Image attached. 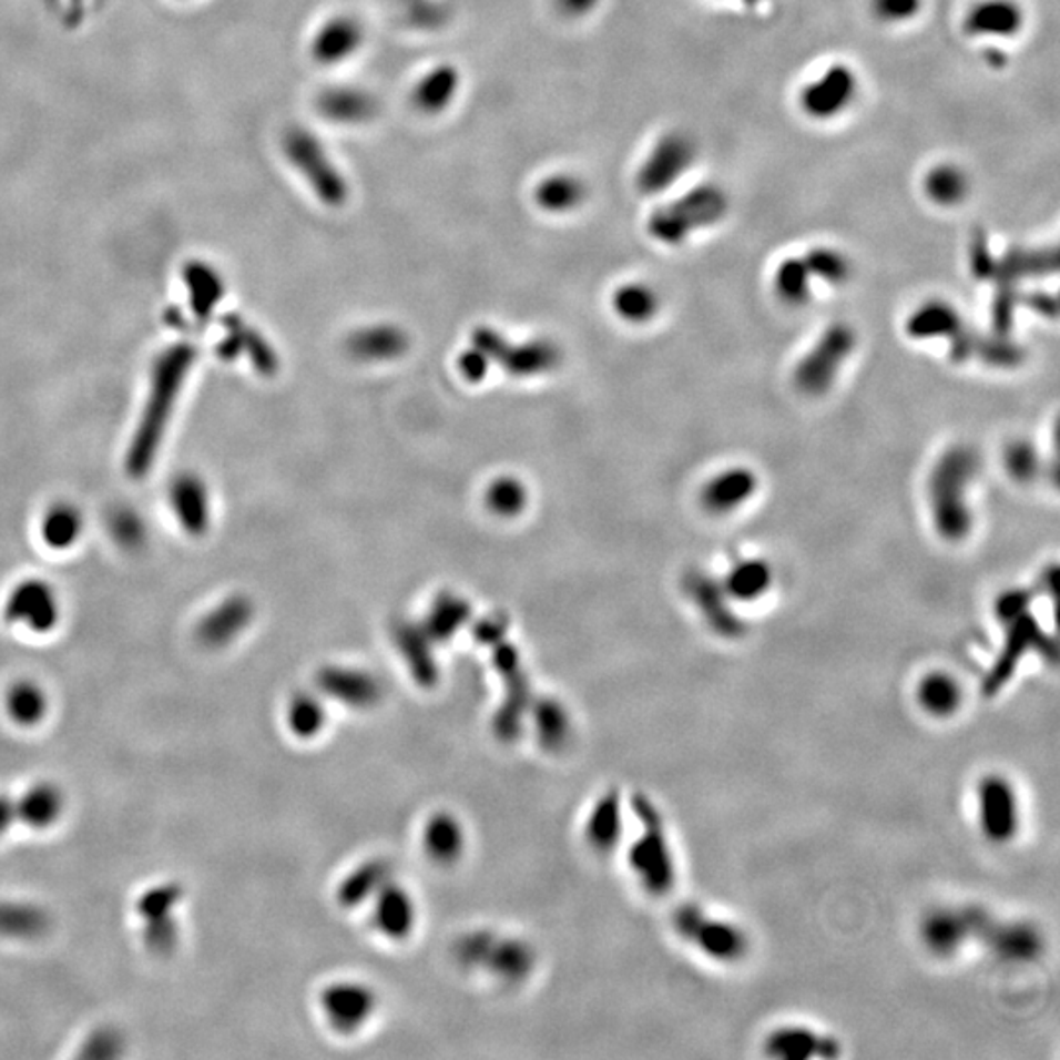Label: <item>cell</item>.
Returning <instances> with one entry per match:
<instances>
[{
  "mask_svg": "<svg viewBox=\"0 0 1060 1060\" xmlns=\"http://www.w3.org/2000/svg\"><path fill=\"white\" fill-rule=\"evenodd\" d=\"M195 358V348L188 343H180L165 348L155 359L146 405L142 409L140 422L126 452V471L130 478L142 479L154 468L163 437L177 407V397L183 391Z\"/></svg>",
  "mask_w": 1060,
  "mask_h": 1060,
  "instance_id": "6da1fadb",
  "label": "cell"
},
{
  "mask_svg": "<svg viewBox=\"0 0 1060 1060\" xmlns=\"http://www.w3.org/2000/svg\"><path fill=\"white\" fill-rule=\"evenodd\" d=\"M980 470V458L970 446H950L932 466L927 497L932 524L939 537L949 542L967 539L975 527L968 491Z\"/></svg>",
  "mask_w": 1060,
  "mask_h": 1060,
  "instance_id": "7a4b0ae2",
  "label": "cell"
},
{
  "mask_svg": "<svg viewBox=\"0 0 1060 1060\" xmlns=\"http://www.w3.org/2000/svg\"><path fill=\"white\" fill-rule=\"evenodd\" d=\"M731 211L728 193L718 183H700L656 206L646 218L650 238L667 248L682 246L697 232L723 223Z\"/></svg>",
  "mask_w": 1060,
  "mask_h": 1060,
  "instance_id": "3957f363",
  "label": "cell"
},
{
  "mask_svg": "<svg viewBox=\"0 0 1060 1060\" xmlns=\"http://www.w3.org/2000/svg\"><path fill=\"white\" fill-rule=\"evenodd\" d=\"M634 817L641 822V833L629 847L626 863L634 880L649 896H667L677 880V864L674 847L670 843L666 823L656 805L642 795H634Z\"/></svg>",
  "mask_w": 1060,
  "mask_h": 1060,
  "instance_id": "277c9868",
  "label": "cell"
},
{
  "mask_svg": "<svg viewBox=\"0 0 1060 1060\" xmlns=\"http://www.w3.org/2000/svg\"><path fill=\"white\" fill-rule=\"evenodd\" d=\"M283 154L318 203L343 208L350 201V181L334 160L325 142L305 126H292L283 134Z\"/></svg>",
  "mask_w": 1060,
  "mask_h": 1060,
  "instance_id": "5b68a950",
  "label": "cell"
},
{
  "mask_svg": "<svg viewBox=\"0 0 1060 1060\" xmlns=\"http://www.w3.org/2000/svg\"><path fill=\"white\" fill-rule=\"evenodd\" d=\"M185 888L180 881L163 880L147 886L134 904L140 939L147 952L170 957L181 942V907Z\"/></svg>",
  "mask_w": 1060,
  "mask_h": 1060,
  "instance_id": "8992f818",
  "label": "cell"
},
{
  "mask_svg": "<svg viewBox=\"0 0 1060 1060\" xmlns=\"http://www.w3.org/2000/svg\"><path fill=\"white\" fill-rule=\"evenodd\" d=\"M674 927L685 942L715 965H736L751 950L748 935L741 925L707 914L700 906L680 907L674 915Z\"/></svg>",
  "mask_w": 1060,
  "mask_h": 1060,
  "instance_id": "52a82bcc",
  "label": "cell"
},
{
  "mask_svg": "<svg viewBox=\"0 0 1060 1060\" xmlns=\"http://www.w3.org/2000/svg\"><path fill=\"white\" fill-rule=\"evenodd\" d=\"M976 827L993 847H1006L1018 838L1023 805L1016 784L998 772L983 774L975 786Z\"/></svg>",
  "mask_w": 1060,
  "mask_h": 1060,
  "instance_id": "ba28073f",
  "label": "cell"
},
{
  "mask_svg": "<svg viewBox=\"0 0 1060 1060\" xmlns=\"http://www.w3.org/2000/svg\"><path fill=\"white\" fill-rule=\"evenodd\" d=\"M700 147L684 130H667L642 157L634 173V187L644 197H659L676 187L697 162Z\"/></svg>",
  "mask_w": 1060,
  "mask_h": 1060,
  "instance_id": "9c48e42d",
  "label": "cell"
},
{
  "mask_svg": "<svg viewBox=\"0 0 1060 1060\" xmlns=\"http://www.w3.org/2000/svg\"><path fill=\"white\" fill-rule=\"evenodd\" d=\"M860 94V75L847 61H833L797 91V111L805 119L827 124L845 116Z\"/></svg>",
  "mask_w": 1060,
  "mask_h": 1060,
  "instance_id": "30bf717a",
  "label": "cell"
},
{
  "mask_svg": "<svg viewBox=\"0 0 1060 1060\" xmlns=\"http://www.w3.org/2000/svg\"><path fill=\"white\" fill-rule=\"evenodd\" d=\"M856 348V333L847 323L830 325L795 366V387L805 395H825Z\"/></svg>",
  "mask_w": 1060,
  "mask_h": 1060,
  "instance_id": "8fae6325",
  "label": "cell"
},
{
  "mask_svg": "<svg viewBox=\"0 0 1060 1060\" xmlns=\"http://www.w3.org/2000/svg\"><path fill=\"white\" fill-rule=\"evenodd\" d=\"M988 921L978 907H937L919 925V939L931 957L949 960L980 941Z\"/></svg>",
  "mask_w": 1060,
  "mask_h": 1060,
  "instance_id": "7c38bea8",
  "label": "cell"
},
{
  "mask_svg": "<svg viewBox=\"0 0 1060 1060\" xmlns=\"http://www.w3.org/2000/svg\"><path fill=\"white\" fill-rule=\"evenodd\" d=\"M1006 626V641L1001 646L1000 656L993 662L992 670L988 672V677L983 682V692L986 695H996L1008 685L1011 676L1016 674L1019 662L1026 659L1027 654H1041L1044 659H1054V642L1044 634L1041 624L1031 615V611L1026 609L1018 615L1009 616L1001 621Z\"/></svg>",
  "mask_w": 1060,
  "mask_h": 1060,
  "instance_id": "4fadbf2b",
  "label": "cell"
},
{
  "mask_svg": "<svg viewBox=\"0 0 1060 1060\" xmlns=\"http://www.w3.org/2000/svg\"><path fill=\"white\" fill-rule=\"evenodd\" d=\"M2 613L7 623L24 626L30 633L48 634L60 624V599L50 583L32 578L10 591Z\"/></svg>",
  "mask_w": 1060,
  "mask_h": 1060,
  "instance_id": "5bb4252c",
  "label": "cell"
},
{
  "mask_svg": "<svg viewBox=\"0 0 1060 1060\" xmlns=\"http://www.w3.org/2000/svg\"><path fill=\"white\" fill-rule=\"evenodd\" d=\"M1027 10L1019 0H975L960 20L962 34L980 42H1006L1026 32Z\"/></svg>",
  "mask_w": 1060,
  "mask_h": 1060,
  "instance_id": "9a60e30c",
  "label": "cell"
},
{
  "mask_svg": "<svg viewBox=\"0 0 1060 1060\" xmlns=\"http://www.w3.org/2000/svg\"><path fill=\"white\" fill-rule=\"evenodd\" d=\"M684 588L687 598L692 599L693 605L700 611L703 623L707 624L713 633L721 639H741L746 633L743 619L733 608V601L723 583L715 582L710 573L693 570L685 575Z\"/></svg>",
  "mask_w": 1060,
  "mask_h": 1060,
  "instance_id": "2e32d148",
  "label": "cell"
},
{
  "mask_svg": "<svg viewBox=\"0 0 1060 1060\" xmlns=\"http://www.w3.org/2000/svg\"><path fill=\"white\" fill-rule=\"evenodd\" d=\"M366 43V28L351 14L340 12L325 18L310 38L308 52L318 65L336 68L354 60Z\"/></svg>",
  "mask_w": 1060,
  "mask_h": 1060,
  "instance_id": "e0dca14e",
  "label": "cell"
},
{
  "mask_svg": "<svg viewBox=\"0 0 1060 1060\" xmlns=\"http://www.w3.org/2000/svg\"><path fill=\"white\" fill-rule=\"evenodd\" d=\"M318 114L334 126H364L379 114L376 94L361 85L338 83L317 94Z\"/></svg>",
  "mask_w": 1060,
  "mask_h": 1060,
  "instance_id": "ac0fdd59",
  "label": "cell"
},
{
  "mask_svg": "<svg viewBox=\"0 0 1060 1060\" xmlns=\"http://www.w3.org/2000/svg\"><path fill=\"white\" fill-rule=\"evenodd\" d=\"M476 348L486 356H493L503 364L507 371L514 376H532L540 371H548L558 364V350L548 343H532L513 348L504 343L499 334L481 328L476 333Z\"/></svg>",
  "mask_w": 1060,
  "mask_h": 1060,
  "instance_id": "d6986e66",
  "label": "cell"
},
{
  "mask_svg": "<svg viewBox=\"0 0 1060 1060\" xmlns=\"http://www.w3.org/2000/svg\"><path fill=\"white\" fill-rule=\"evenodd\" d=\"M764 1054L778 1060L837 1059L840 1044L812 1027H776L764 1039Z\"/></svg>",
  "mask_w": 1060,
  "mask_h": 1060,
  "instance_id": "ffe728a7",
  "label": "cell"
},
{
  "mask_svg": "<svg viewBox=\"0 0 1060 1060\" xmlns=\"http://www.w3.org/2000/svg\"><path fill=\"white\" fill-rule=\"evenodd\" d=\"M18 823L30 830H50L68 812V795L52 779H38L17 795Z\"/></svg>",
  "mask_w": 1060,
  "mask_h": 1060,
  "instance_id": "44dd1931",
  "label": "cell"
},
{
  "mask_svg": "<svg viewBox=\"0 0 1060 1060\" xmlns=\"http://www.w3.org/2000/svg\"><path fill=\"white\" fill-rule=\"evenodd\" d=\"M980 941L990 949L993 957L1000 958L1003 962H1016V965L1033 962L1043 952L1041 932L1026 921L993 924L990 919Z\"/></svg>",
  "mask_w": 1060,
  "mask_h": 1060,
  "instance_id": "7402d4cb",
  "label": "cell"
},
{
  "mask_svg": "<svg viewBox=\"0 0 1060 1060\" xmlns=\"http://www.w3.org/2000/svg\"><path fill=\"white\" fill-rule=\"evenodd\" d=\"M254 605L248 598L232 595L211 609L197 624V641L205 649H224L238 639L252 623Z\"/></svg>",
  "mask_w": 1060,
  "mask_h": 1060,
  "instance_id": "603a6c76",
  "label": "cell"
},
{
  "mask_svg": "<svg viewBox=\"0 0 1060 1060\" xmlns=\"http://www.w3.org/2000/svg\"><path fill=\"white\" fill-rule=\"evenodd\" d=\"M170 503L181 527L191 537H203L211 527V497L201 476L183 471L170 486Z\"/></svg>",
  "mask_w": 1060,
  "mask_h": 1060,
  "instance_id": "cb8c5ba5",
  "label": "cell"
},
{
  "mask_svg": "<svg viewBox=\"0 0 1060 1060\" xmlns=\"http://www.w3.org/2000/svg\"><path fill=\"white\" fill-rule=\"evenodd\" d=\"M758 489V476L751 468L733 466L718 471L703 486L702 507L711 514L735 513L738 507L748 503Z\"/></svg>",
  "mask_w": 1060,
  "mask_h": 1060,
  "instance_id": "d4e9b609",
  "label": "cell"
},
{
  "mask_svg": "<svg viewBox=\"0 0 1060 1060\" xmlns=\"http://www.w3.org/2000/svg\"><path fill=\"white\" fill-rule=\"evenodd\" d=\"M914 700L925 717L949 721L965 707V687L947 670H931L917 680Z\"/></svg>",
  "mask_w": 1060,
  "mask_h": 1060,
  "instance_id": "484cf974",
  "label": "cell"
},
{
  "mask_svg": "<svg viewBox=\"0 0 1060 1060\" xmlns=\"http://www.w3.org/2000/svg\"><path fill=\"white\" fill-rule=\"evenodd\" d=\"M462 89V73L452 63H437L412 86L411 104L422 116H438L452 106Z\"/></svg>",
  "mask_w": 1060,
  "mask_h": 1060,
  "instance_id": "4316f807",
  "label": "cell"
},
{
  "mask_svg": "<svg viewBox=\"0 0 1060 1060\" xmlns=\"http://www.w3.org/2000/svg\"><path fill=\"white\" fill-rule=\"evenodd\" d=\"M590 197V187L578 173L568 170L542 175L532 187V201L542 213L570 214L582 208Z\"/></svg>",
  "mask_w": 1060,
  "mask_h": 1060,
  "instance_id": "83f0119b",
  "label": "cell"
},
{
  "mask_svg": "<svg viewBox=\"0 0 1060 1060\" xmlns=\"http://www.w3.org/2000/svg\"><path fill=\"white\" fill-rule=\"evenodd\" d=\"M921 193L932 206L952 211L965 205L972 195V177L965 165L957 162H937L921 177Z\"/></svg>",
  "mask_w": 1060,
  "mask_h": 1060,
  "instance_id": "f1b7e54d",
  "label": "cell"
},
{
  "mask_svg": "<svg viewBox=\"0 0 1060 1060\" xmlns=\"http://www.w3.org/2000/svg\"><path fill=\"white\" fill-rule=\"evenodd\" d=\"M224 334L223 343L218 344V356L223 359L238 358L242 354L248 356L252 366L264 374L272 376L277 369V356H275L272 346L265 343L264 336L257 334L252 326L236 317L228 315L223 318Z\"/></svg>",
  "mask_w": 1060,
  "mask_h": 1060,
  "instance_id": "f546056e",
  "label": "cell"
},
{
  "mask_svg": "<svg viewBox=\"0 0 1060 1060\" xmlns=\"http://www.w3.org/2000/svg\"><path fill=\"white\" fill-rule=\"evenodd\" d=\"M52 929V915L45 907L24 899H0V939L40 941Z\"/></svg>",
  "mask_w": 1060,
  "mask_h": 1060,
  "instance_id": "4dcf8cb0",
  "label": "cell"
},
{
  "mask_svg": "<svg viewBox=\"0 0 1060 1060\" xmlns=\"http://www.w3.org/2000/svg\"><path fill=\"white\" fill-rule=\"evenodd\" d=\"M323 1009L334 1027L351 1031L368 1021L374 1011V996L359 983H334L325 992Z\"/></svg>",
  "mask_w": 1060,
  "mask_h": 1060,
  "instance_id": "1f68e13d",
  "label": "cell"
},
{
  "mask_svg": "<svg viewBox=\"0 0 1060 1060\" xmlns=\"http://www.w3.org/2000/svg\"><path fill=\"white\" fill-rule=\"evenodd\" d=\"M1057 272L1054 249L1011 248L1006 256L993 259L988 279L1018 285L1029 277H1047Z\"/></svg>",
  "mask_w": 1060,
  "mask_h": 1060,
  "instance_id": "d6a6232c",
  "label": "cell"
},
{
  "mask_svg": "<svg viewBox=\"0 0 1060 1060\" xmlns=\"http://www.w3.org/2000/svg\"><path fill=\"white\" fill-rule=\"evenodd\" d=\"M965 328L962 317L955 305L947 300H925L915 308L906 323V333L915 340H932L947 338L952 340Z\"/></svg>",
  "mask_w": 1060,
  "mask_h": 1060,
  "instance_id": "836d02e7",
  "label": "cell"
},
{
  "mask_svg": "<svg viewBox=\"0 0 1060 1060\" xmlns=\"http://www.w3.org/2000/svg\"><path fill=\"white\" fill-rule=\"evenodd\" d=\"M183 279L187 285L191 315L198 323H205L213 317L214 308L224 299L226 287L223 277L213 265L197 259L185 265Z\"/></svg>",
  "mask_w": 1060,
  "mask_h": 1060,
  "instance_id": "e575fe53",
  "label": "cell"
},
{
  "mask_svg": "<svg viewBox=\"0 0 1060 1060\" xmlns=\"http://www.w3.org/2000/svg\"><path fill=\"white\" fill-rule=\"evenodd\" d=\"M4 713L7 717L22 728H34L42 725L50 713V695L42 684L35 680H18L9 685L4 693Z\"/></svg>",
  "mask_w": 1060,
  "mask_h": 1060,
  "instance_id": "d590c367",
  "label": "cell"
},
{
  "mask_svg": "<svg viewBox=\"0 0 1060 1060\" xmlns=\"http://www.w3.org/2000/svg\"><path fill=\"white\" fill-rule=\"evenodd\" d=\"M721 583L733 603H754L768 593L774 572L766 560L746 558L736 562Z\"/></svg>",
  "mask_w": 1060,
  "mask_h": 1060,
  "instance_id": "8d00e7d4",
  "label": "cell"
},
{
  "mask_svg": "<svg viewBox=\"0 0 1060 1060\" xmlns=\"http://www.w3.org/2000/svg\"><path fill=\"white\" fill-rule=\"evenodd\" d=\"M585 829H588V840L598 850L608 853L619 845V838L623 835V813H621V799L615 792H609L593 805Z\"/></svg>",
  "mask_w": 1060,
  "mask_h": 1060,
  "instance_id": "74e56055",
  "label": "cell"
},
{
  "mask_svg": "<svg viewBox=\"0 0 1060 1060\" xmlns=\"http://www.w3.org/2000/svg\"><path fill=\"white\" fill-rule=\"evenodd\" d=\"M812 285L813 277L804 256L782 259L772 275V289L787 307H804L805 303H809Z\"/></svg>",
  "mask_w": 1060,
  "mask_h": 1060,
  "instance_id": "f35d334b",
  "label": "cell"
},
{
  "mask_svg": "<svg viewBox=\"0 0 1060 1060\" xmlns=\"http://www.w3.org/2000/svg\"><path fill=\"white\" fill-rule=\"evenodd\" d=\"M377 927L391 939H401L415 925V904L405 889L387 888L376 904Z\"/></svg>",
  "mask_w": 1060,
  "mask_h": 1060,
  "instance_id": "ab89813d",
  "label": "cell"
},
{
  "mask_svg": "<svg viewBox=\"0 0 1060 1060\" xmlns=\"http://www.w3.org/2000/svg\"><path fill=\"white\" fill-rule=\"evenodd\" d=\"M83 532V514L71 503H55L42 519V539L53 550H65L78 542Z\"/></svg>",
  "mask_w": 1060,
  "mask_h": 1060,
  "instance_id": "60d3db41",
  "label": "cell"
},
{
  "mask_svg": "<svg viewBox=\"0 0 1060 1060\" xmlns=\"http://www.w3.org/2000/svg\"><path fill=\"white\" fill-rule=\"evenodd\" d=\"M613 308L626 323H649L660 310L659 293L646 283H624L613 295Z\"/></svg>",
  "mask_w": 1060,
  "mask_h": 1060,
  "instance_id": "b9f144b4",
  "label": "cell"
},
{
  "mask_svg": "<svg viewBox=\"0 0 1060 1060\" xmlns=\"http://www.w3.org/2000/svg\"><path fill=\"white\" fill-rule=\"evenodd\" d=\"M805 264L813 282L819 279L827 285H845L855 274V265L843 249L835 246H813L804 254Z\"/></svg>",
  "mask_w": 1060,
  "mask_h": 1060,
  "instance_id": "7bdbcfd3",
  "label": "cell"
},
{
  "mask_svg": "<svg viewBox=\"0 0 1060 1060\" xmlns=\"http://www.w3.org/2000/svg\"><path fill=\"white\" fill-rule=\"evenodd\" d=\"M407 340L397 328L377 326L351 336L350 351L361 359H389L399 356Z\"/></svg>",
  "mask_w": 1060,
  "mask_h": 1060,
  "instance_id": "ee69618b",
  "label": "cell"
},
{
  "mask_svg": "<svg viewBox=\"0 0 1060 1060\" xmlns=\"http://www.w3.org/2000/svg\"><path fill=\"white\" fill-rule=\"evenodd\" d=\"M462 827L453 822L452 817H435L428 823L427 833H425V845H427L428 855L440 858V860H450L460 855L463 847Z\"/></svg>",
  "mask_w": 1060,
  "mask_h": 1060,
  "instance_id": "f6af8a7d",
  "label": "cell"
},
{
  "mask_svg": "<svg viewBox=\"0 0 1060 1060\" xmlns=\"http://www.w3.org/2000/svg\"><path fill=\"white\" fill-rule=\"evenodd\" d=\"M325 687L328 692L336 693L338 697H346L344 702L354 705V693L358 703H369L376 697L377 685L371 677L361 674V672H344V670H328L325 676Z\"/></svg>",
  "mask_w": 1060,
  "mask_h": 1060,
  "instance_id": "bcb514c9",
  "label": "cell"
},
{
  "mask_svg": "<svg viewBox=\"0 0 1060 1060\" xmlns=\"http://www.w3.org/2000/svg\"><path fill=\"white\" fill-rule=\"evenodd\" d=\"M1003 466L1008 470L1009 478L1019 483H1029L1037 478L1041 470V460L1034 446L1027 440H1016L1006 448L1003 452Z\"/></svg>",
  "mask_w": 1060,
  "mask_h": 1060,
  "instance_id": "7dc6e473",
  "label": "cell"
},
{
  "mask_svg": "<svg viewBox=\"0 0 1060 1060\" xmlns=\"http://www.w3.org/2000/svg\"><path fill=\"white\" fill-rule=\"evenodd\" d=\"M287 725L295 735L313 736L323 725V707L310 695H295L287 705Z\"/></svg>",
  "mask_w": 1060,
  "mask_h": 1060,
  "instance_id": "c3c4849f",
  "label": "cell"
},
{
  "mask_svg": "<svg viewBox=\"0 0 1060 1060\" xmlns=\"http://www.w3.org/2000/svg\"><path fill=\"white\" fill-rule=\"evenodd\" d=\"M868 9L884 27H906L924 12L925 0H870Z\"/></svg>",
  "mask_w": 1060,
  "mask_h": 1060,
  "instance_id": "681fc988",
  "label": "cell"
},
{
  "mask_svg": "<svg viewBox=\"0 0 1060 1060\" xmlns=\"http://www.w3.org/2000/svg\"><path fill=\"white\" fill-rule=\"evenodd\" d=\"M524 501H527L524 489L514 479H499L488 491L489 509L503 517L519 513L524 507Z\"/></svg>",
  "mask_w": 1060,
  "mask_h": 1060,
  "instance_id": "f907efd6",
  "label": "cell"
},
{
  "mask_svg": "<svg viewBox=\"0 0 1060 1060\" xmlns=\"http://www.w3.org/2000/svg\"><path fill=\"white\" fill-rule=\"evenodd\" d=\"M111 530L114 539L122 547L137 548L140 544H144V539H146L144 522L140 521V517L130 509H122V511L112 514Z\"/></svg>",
  "mask_w": 1060,
  "mask_h": 1060,
  "instance_id": "816d5d0a",
  "label": "cell"
},
{
  "mask_svg": "<svg viewBox=\"0 0 1060 1060\" xmlns=\"http://www.w3.org/2000/svg\"><path fill=\"white\" fill-rule=\"evenodd\" d=\"M466 616H468L466 603H462L460 599L452 598V595H446L435 605V613H430V621H432L435 633L442 636V634L452 633L453 629L462 623Z\"/></svg>",
  "mask_w": 1060,
  "mask_h": 1060,
  "instance_id": "f5cc1de1",
  "label": "cell"
},
{
  "mask_svg": "<svg viewBox=\"0 0 1060 1060\" xmlns=\"http://www.w3.org/2000/svg\"><path fill=\"white\" fill-rule=\"evenodd\" d=\"M91 1047H96V1049L86 1052L89 1057H109L106 1047H111L114 1054H120L122 1041H120V1034L116 1033V1031H112V1029H101V1031H96L91 1039H86V1049H91Z\"/></svg>",
  "mask_w": 1060,
  "mask_h": 1060,
  "instance_id": "db71d44e",
  "label": "cell"
},
{
  "mask_svg": "<svg viewBox=\"0 0 1060 1060\" xmlns=\"http://www.w3.org/2000/svg\"><path fill=\"white\" fill-rule=\"evenodd\" d=\"M601 0H554V9L560 17L568 20H580L595 12Z\"/></svg>",
  "mask_w": 1060,
  "mask_h": 1060,
  "instance_id": "11a10c76",
  "label": "cell"
},
{
  "mask_svg": "<svg viewBox=\"0 0 1060 1060\" xmlns=\"http://www.w3.org/2000/svg\"><path fill=\"white\" fill-rule=\"evenodd\" d=\"M460 369L468 379H481L486 376V369H488V356L478 348L466 351L460 359Z\"/></svg>",
  "mask_w": 1060,
  "mask_h": 1060,
  "instance_id": "9f6ffc18",
  "label": "cell"
},
{
  "mask_svg": "<svg viewBox=\"0 0 1060 1060\" xmlns=\"http://www.w3.org/2000/svg\"><path fill=\"white\" fill-rule=\"evenodd\" d=\"M18 823L17 795L0 792V838L14 829Z\"/></svg>",
  "mask_w": 1060,
  "mask_h": 1060,
  "instance_id": "6f0895ef",
  "label": "cell"
},
{
  "mask_svg": "<svg viewBox=\"0 0 1060 1060\" xmlns=\"http://www.w3.org/2000/svg\"><path fill=\"white\" fill-rule=\"evenodd\" d=\"M1029 307L1039 310L1041 315H1052L1054 313V299L1049 297V295H1043V293H1034L1029 299L1023 300Z\"/></svg>",
  "mask_w": 1060,
  "mask_h": 1060,
  "instance_id": "680465c9",
  "label": "cell"
},
{
  "mask_svg": "<svg viewBox=\"0 0 1060 1060\" xmlns=\"http://www.w3.org/2000/svg\"><path fill=\"white\" fill-rule=\"evenodd\" d=\"M983 60H986V63H988L990 68L1000 69L1001 65L1008 61V58H1006V53L998 50V45H990V48L986 50V58H983Z\"/></svg>",
  "mask_w": 1060,
  "mask_h": 1060,
  "instance_id": "91938a15",
  "label": "cell"
},
{
  "mask_svg": "<svg viewBox=\"0 0 1060 1060\" xmlns=\"http://www.w3.org/2000/svg\"><path fill=\"white\" fill-rule=\"evenodd\" d=\"M733 2H741L744 7H758L764 0H733Z\"/></svg>",
  "mask_w": 1060,
  "mask_h": 1060,
  "instance_id": "94428289",
  "label": "cell"
},
{
  "mask_svg": "<svg viewBox=\"0 0 1060 1060\" xmlns=\"http://www.w3.org/2000/svg\"><path fill=\"white\" fill-rule=\"evenodd\" d=\"M397 2H402L405 7H409V4H412V2H417V0H397Z\"/></svg>",
  "mask_w": 1060,
  "mask_h": 1060,
  "instance_id": "6125c7cd",
  "label": "cell"
}]
</instances>
